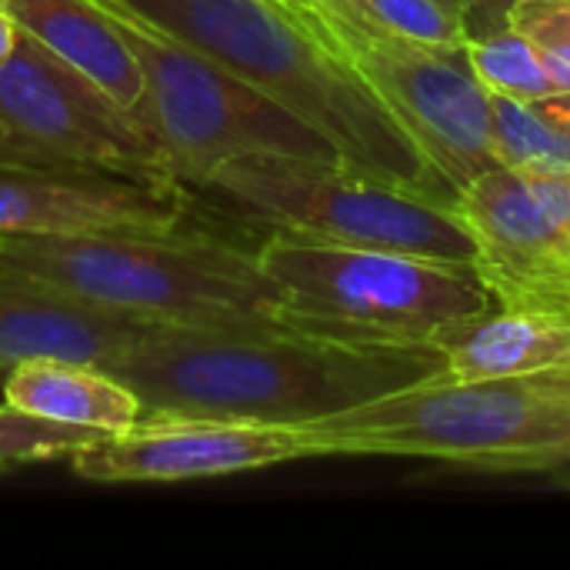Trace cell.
<instances>
[{
    "instance_id": "cell-1",
    "label": "cell",
    "mask_w": 570,
    "mask_h": 570,
    "mask_svg": "<svg viewBox=\"0 0 570 570\" xmlns=\"http://www.w3.org/2000/svg\"><path fill=\"white\" fill-rule=\"evenodd\" d=\"M144 417L311 424L444 371L431 344L321 337L281 321L237 327L160 324L110 367Z\"/></svg>"
},
{
    "instance_id": "cell-2",
    "label": "cell",
    "mask_w": 570,
    "mask_h": 570,
    "mask_svg": "<svg viewBox=\"0 0 570 570\" xmlns=\"http://www.w3.org/2000/svg\"><path fill=\"white\" fill-rule=\"evenodd\" d=\"M200 50L254 90L324 134L347 170L407 187L454 207L438 174L347 57L317 30L311 10L267 0H114Z\"/></svg>"
},
{
    "instance_id": "cell-3",
    "label": "cell",
    "mask_w": 570,
    "mask_h": 570,
    "mask_svg": "<svg viewBox=\"0 0 570 570\" xmlns=\"http://www.w3.org/2000/svg\"><path fill=\"white\" fill-rule=\"evenodd\" d=\"M304 428L324 458H414L548 478L570 464V367L528 377L438 371Z\"/></svg>"
},
{
    "instance_id": "cell-4",
    "label": "cell",
    "mask_w": 570,
    "mask_h": 570,
    "mask_svg": "<svg viewBox=\"0 0 570 570\" xmlns=\"http://www.w3.org/2000/svg\"><path fill=\"white\" fill-rule=\"evenodd\" d=\"M0 271L177 327L274 324L281 304L257 250L184 227L10 234L0 237Z\"/></svg>"
},
{
    "instance_id": "cell-5",
    "label": "cell",
    "mask_w": 570,
    "mask_h": 570,
    "mask_svg": "<svg viewBox=\"0 0 570 570\" xmlns=\"http://www.w3.org/2000/svg\"><path fill=\"white\" fill-rule=\"evenodd\" d=\"M281 304L277 321L367 344H431L494 304L481 267L271 234L257 247Z\"/></svg>"
},
{
    "instance_id": "cell-6",
    "label": "cell",
    "mask_w": 570,
    "mask_h": 570,
    "mask_svg": "<svg viewBox=\"0 0 570 570\" xmlns=\"http://www.w3.org/2000/svg\"><path fill=\"white\" fill-rule=\"evenodd\" d=\"M94 3L117 20L137 57L144 77L137 117L160 144L170 177L187 190H204L220 167L257 154L341 164L324 134L200 50L114 0Z\"/></svg>"
},
{
    "instance_id": "cell-7",
    "label": "cell",
    "mask_w": 570,
    "mask_h": 570,
    "mask_svg": "<svg viewBox=\"0 0 570 570\" xmlns=\"http://www.w3.org/2000/svg\"><path fill=\"white\" fill-rule=\"evenodd\" d=\"M204 194L267 224L271 234L478 267V244L451 204L344 164L240 157L220 167Z\"/></svg>"
},
{
    "instance_id": "cell-8",
    "label": "cell",
    "mask_w": 570,
    "mask_h": 570,
    "mask_svg": "<svg viewBox=\"0 0 570 570\" xmlns=\"http://www.w3.org/2000/svg\"><path fill=\"white\" fill-rule=\"evenodd\" d=\"M311 17L454 190L498 167L491 100L464 50L381 30L341 0H317Z\"/></svg>"
},
{
    "instance_id": "cell-9",
    "label": "cell",
    "mask_w": 570,
    "mask_h": 570,
    "mask_svg": "<svg viewBox=\"0 0 570 570\" xmlns=\"http://www.w3.org/2000/svg\"><path fill=\"white\" fill-rule=\"evenodd\" d=\"M0 127L80 167L177 184L137 110L27 33L0 63Z\"/></svg>"
},
{
    "instance_id": "cell-10",
    "label": "cell",
    "mask_w": 570,
    "mask_h": 570,
    "mask_svg": "<svg viewBox=\"0 0 570 570\" xmlns=\"http://www.w3.org/2000/svg\"><path fill=\"white\" fill-rule=\"evenodd\" d=\"M454 210L498 304L570 311V167H491Z\"/></svg>"
},
{
    "instance_id": "cell-11",
    "label": "cell",
    "mask_w": 570,
    "mask_h": 570,
    "mask_svg": "<svg viewBox=\"0 0 570 570\" xmlns=\"http://www.w3.org/2000/svg\"><path fill=\"white\" fill-rule=\"evenodd\" d=\"M311 458L324 454L304 424L140 417L134 428L80 448L70 468L77 478L97 484H174L267 471Z\"/></svg>"
},
{
    "instance_id": "cell-12",
    "label": "cell",
    "mask_w": 570,
    "mask_h": 570,
    "mask_svg": "<svg viewBox=\"0 0 570 570\" xmlns=\"http://www.w3.org/2000/svg\"><path fill=\"white\" fill-rule=\"evenodd\" d=\"M190 190L90 167L0 164V237L90 230H180Z\"/></svg>"
},
{
    "instance_id": "cell-13",
    "label": "cell",
    "mask_w": 570,
    "mask_h": 570,
    "mask_svg": "<svg viewBox=\"0 0 570 570\" xmlns=\"http://www.w3.org/2000/svg\"><path fill=\"white\" fill-rule=\"evenodd\" d=\"M157 327L160 321L100 307L33 277L0 271V381L33 357H60L107 371Z\"/></svg>"
},
{
    "instance_id": "cell-14",
    "label": "cell",
    "mask_w": 570,
    "mask_h": 570,
    "mask_svg": "<svg viewBox=\"0 0 570 570\" xmlns=\"http://www.w3.org/2000/svg\"><path fill=\"white\" fill-rule=\"evenodd\" d=\"M431 347L454 377H528L570 367V311L491 304L434 334Z\"/></svg>"
},
{
    "instance_id": "cell-15",
    "label": "cell",
    "mask_w": 570,
    "mask_h": 570,
    "mask_svg": "<svg viewBox=\"0 0 570 570\" xmlns=\"http://www.w3.org/2000/svg\"><path fill=\"white\" fill-rule=\"evenodd\" d=\"M20 33L87 73L124 107L137 110L144 77L117 20L94 0H0Z\"/></svg>"
},
{
    "instance_id": "cell-16",
    "label": "cell",
    "mask_w": 570,
    "mask_h": 570,
    "mask_svg": "<svg viewBox=\"0 0 570 570\" xmlns=\"http://www.w3.org/2000/svg\"><path fill=\"white\" fill-rule=\"evenodd\" d=\"M3 401L17 411L94 428V431H127L144 417L137 394L104 367L60 361V357H33L17 364L3 377Z\"/></svg>"
},
{
    "instance_id": "cell-17",
    "label": "cell",
    "mask_w": 570,
    "mask_h": 570,
    "mask_svg": "<svg viewBox=\"0 0 570 570\" xmlns=\"http://www.w3.org/2000/svg\"><path fill=\"white\" fill-rule=\"evenodd\" d=\"M464 57L488 94L531 100V104L564 94L551 67L538 53V47L511 23L484 33H471L464 40Z\"/></svg>"
},
{
    "instance_id": "cell-18",
    "label": "cell",
    "mask_w": 570,
    "mask_h": 570,
    "mask_svg": "<svg viewBox=\"0 0 570 570\" xmlns=\"http://www.w3.org/2000/svg\"><path fill=\"white\" fill-rule=\"evenodd\" d=\"M491 147L501 167H570V137L541 100L488 94Z\"/></svg>"
},
{
    "instance_id": "cell-19",
    "label": "cell",
    "mask_w": 570,
    "mask_h": 570,
    "mask_svg": "<svg viewBox=\"0 0 570 570\" xmlns=\"http://www.w3.org/2000/svg\"><path fill=\"white\" fill-rule=\"evenodd\" d=\"M381 30L438 47L464 50L468 3L464 0H341Z\"/></svg>"
},
{
    "instance_id": "cell-20",
    "label": "cell",
    "mask_w": 570,
    "mask_h": 570,
    "mask_svg": "<svg viewBox=\"0 0 570 570\" xmlns=\"http://www.w3.org/2000/svg\"><path fill=\"white\" fill-rule=\"evenodd\" d=\"M107 431L47 421L27 411L0 404V471L37 464V461H70L80 448L100 441Z\"/></svg>"
},
{
    "instance_id": "cell-21",
    "label": "cell",
    "mask_w": 570,
    "mask_h": 570,
    "mask_svg": "<svg viewBox=\"0 0 570 570\" xmlns=\"http://www.w3.org/2000/svg\"><path fill=\"white\" fill-rule=\"evenodd\" d=\"M508 23L538 47L561 90L570 94V0H514Z\"/></svg>"
},
{
    "instance_id": "cell-22",
    "label": "cell",
    "mask_w": 570,
    "mask_h": 570,
    "mask_svg": "<svg viewBox=\"0 0 570 570\" xmlns=\"http://www.w3.org/2000/svg\"><path fill=\"white\" fill-rule=\"evenodd\" d=\"M0 164H20V167H80V164H70L63 157L43 154V150H37V147L17 140V137H10L3 127H0Z\"/></svg>"
},
{
    "instance_id": "cell-23",
    "label": "cell",
    "mask_w": 570,
    "mask_h": 570,
    "mask_svg": "<svg viewBox=\"0 0 570 570\" xmlns=\"http://www.w3.org/2000/svg\"><path fill=\"white\" fill-rule=\"evenodd\" d=\"M511 3L514 0H468V37L504 27Z\"/></svg>"
},
{
    "instance_id": "cell-24",
    "label": "cell",
    "mask_w": 570,
    "mask_h": 570,
    "mask_svg": "<svg viewBox=\"0 0 570 570\" xmlns=\"http://www.w3.org/2000/svg\"><path fill=\"white\" fill-rule=\"evenodd\" d=\"M17 40H20V27H17L13 17L0 7V63L13 53Z\"/></svg>"
},
{
    "instance_id": "cell-25",
    "label": "cell",
    "mask_w": 570,
    "mask_h": 570,
    "mask_svg": "<svg viewBox=\"0 0 570 570\" xmlns=\"http://www.w3.org/2000/svg\"><path fill=\"white\" fill-rule=\"evenodd\" d=\"M544 107H548V114L564 127V134L570 137V94H558V97H548V100H541Z\"/></svg>"
},
{
    "instance_id": "cell-26",
    "label": "cell",
    "mask_w": 570,
    "mask_h": 570,
    "mask_svg": "<svg viewBox=\"0 0 570 570\" xmlns=\"http://www.w3.org/2000/svg\"><path fill=\"white\" fill-rule=\"evenodd\" d=\"M267 3H277V7H284V10H291V13H307L317 0H267Z\"/></svg>"
},
{
    "instance_id": "cell-27",
    "label": "cell",
    "mask_w": 570,
    "mask_h": 570,
    "mask_svg": "<svg viewBox=\"0 0 570 570\" xmlns=\"http://www.w3.org/2000/svg\"><path fill=\"white\" fill-rule=\"evenodd\" d=\"M558 488L570 491V468H568V471H561V474H558Z\"/></svg>"
},
{
    "instance_id": "cell-28",
    "label": "cell",
    "mask_w": 570,
    "mask_h": 570,
    "mask_svg": "<svg viewBox=\"0 0 570 570\" xmlns=\"http://www.w3.org/2000/svg\"><path fill=\"white\" fill-rule=\"evenodd\" d=\"M568 468H570V464H568Z\"/></svg>"
}]
</instances>
